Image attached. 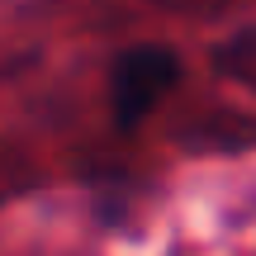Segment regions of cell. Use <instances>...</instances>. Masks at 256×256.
Wrapping results in <instances>:
<instances>
[{"label":"cell","mask_w":256,"mask_h":256,"mask_svg":"<svg viewBox=\"0 0 256 256\" xmlns=\"http://www.w3.org/2000/svg\"><path fill=\"white\" fill-rule=\"evenodd\" d=\"M185 57L171 43H128L110 62V81H104V104H110V124L119 133H138L180 86Z\"/></svg>","instance_id":"6da1fadb"},{"label":"cell","mask_w":256,"mask_h":256,"mask_svg":"<svg viewBox=\"0 0 256 256\" xmlns=\"http://www.w3.org/2000/svg\"><path fill=\"white\" fill-rule=\"evenodd\" d=\"M209 66H214L218 81L242 86L247 95H256V24L232 28L228 38H218L209 48Z\"/></svg>","instance_id":"7a4b0ae2"}]
</instances>
